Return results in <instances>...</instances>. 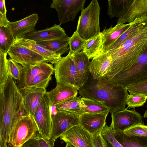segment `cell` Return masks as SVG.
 Instances as JSON below:
<instances>
[{
  "instance_id": "f1b7e54d",
  "label": "cell",
  "mask_w": 147,
  "mask_h": 147,
  "mask_svg": "<svg viewBox=\"0 0 147 147\" xmlns=\"http://www.w3.org/2000/svg\"><path fill=\"white\" fill-rule=\"evenodd\" d=\"M103 43L101 33L98 35L86 40L82 50L90 59H92L103 51Z\"/></svg>"
},
{
  "instance_id": "2e32d148",
  "label": "cell",
  "mask_w": 147,
  "mask_h": 147,
  "mask_svg": "<svg viewBox=\"0 0 147 147\" xmlns=\"http://www.w3.org/2000/svg\"><path fill=\"white\" fill-rule=\"evenodd\" d=\"M22 96L23 106L24 114L33 117L46 89L28 88L20 90Z\"/></svg>"
},
{
  "instance_id": "8d00e7d4",
  "label": "cell",
  "mask_w": 147,
  "mask_h": 147,
  "mask_svg": "<svg viewBox=\"0 0 147 147\" xmlns=\"http://www.w3.org/2000/svg\"><path fill=\"white\" fill-rule=\"evenodd\" d=\"M126 88L130 94L141 95L147 97V79L130 85Z\"/></svg>"
},
{
  "instance_id": "ee69618b",
  "label": "cell",
  "mask_w": 147,
  "mask_h": 147,
  "mask_svg": "<svg viewBox=\"0 0 147 147\" xmlns=\"http://www.w3.org/2000/svg\"><path fill=\"white\" fill-rule=\"evenodd\" d=\"M0 147H8L7 142L4 141L0 144Z\"/></svg>"
},
{
  "instance_id": "4316f807",
  "label": "cell",
  "mask_w": 147,
  "mask_h": 147,
  "mask_svg": "<svg viewBox=\"0 0 147 147\" xmlns=\"http://www.w3.org/2000/svg\"><path fill=\"white\" fill-rule=\"evenodd\" d=\"M114 137L123 147H147V137L128 136L123 131L113 130Z\"/></svg>"
},
{
  "instance_id": "6da1fadb",
  "label": "cell",
  "mask_w": 147,
  "mask_h": 147,
  "mask_svg": "<svg viewBox=\"0 0 147 147\" xmlns=\"http://www.w3.org/2000/svg\"><path fill=\"white\" fill-rule=\"evenodd\" d=\"M78 91L82 97L101 102L109 109L111 115L126 109L129 95L127 90L111 84L105 77L94 80L90 74L87 82Z\"/></svg>"
},
{
  "instance_id": "44dd1931",
  "label": "cell",
  "mask_w": 147,
  "mask_h": 147,
  "mask_svg": "<svg viewBox=\"0 0 147 147\" xmlns=\"http://www.w3.org/2000/svg\"><path fill=\"white\" fill-rule=\"evenodd\" d=\"M78 90L76 88L68 85H57L47 92L52 106L73 99L77 97Z\"/></svg>"
},
{
  "instance_id": "d6986e66",
  "label": "cell",
  "mask_w": 147,
  "mask_h": 147,
  "mask_svg": "<svg viewBox=\"0 0 147 147\" xmlns=\"http://www.w3.org/2000/svg\"><path fill=\"white\" fill-rule=\"evenodd\" d=\"M112 61L111 52L102 51L90 62V72L94 80H99L105 77Z\"/></svg>"
},
{
  "instance_id": "3957f363",
  "label": "cell",
  "mask_w": 147,
  "mask_h": 147,
  "mask_svg": "<svg viewBox=\"0 0 147 147\" xmlns=\"http://www.w3.org/2000/svg\"><path fill=\"white\" fill-rule=\"evenodd\" d=\"M147 48V26L117 48L109 51L112 61L105 77L109 81L129 68Z\"/></svg>"
},
{
  "instance_id": "e575fe53",
  "label": "cell",
  "mask_w": 147,
  "mask_h": 147,
  "mask_svg": "<svg viewBox=\"0 0 147 147\" xmlns=\"http://www.w3.org/2000/svg\"><path fill=\"white\" fill-rule=\"evenodd\" d=\"M54 142L46 139L37 133L22 147H54Z\"/></svg>"
},
{
  "instance_id": "7402d4cb",
  "label": "cell",
  "mask_w": 147,
  "mask_h": 147,
  "mask_svg": "<svg viewBox=\"0 0 147 147\" xmlns=\"http://www.w3.org/2000/svg\"><path fill=\"white\" fill-rule=\"evenodd\" d=\"M67 36L61 25L55 24L51 27L43 30H35L26 34L24 38L36 41L50 40Z\"/></svg>"
},
{
  "instance_id": "9a60e30c",
  "label": "cell",
  "mask_w": 147,
  "mask_h": 147,
  "mask_svg": "<svg viewBox=\"0 0 147 147\" xmlns=\"http://www.w3.org/2000/svg\"><path fill=\"white\" fill-rule=\"evenodd\" d=\"M109 111L90 112L79 115V124L92 135L101 132L106 125Z\"/></svg>"
},
{
  "instance_id": "7bdbcfd3",
  "label": "cell",
  "mask_w": 147,
  "mask_h": 147,
  "mask_svg": "<svg viewBox=\"0 0 147 147\" xmlns=\"http://www.w3.org/2000/svg\"><path fill=\"white\" fill-rule=\"evenodd\" d=\"M7 10L6 9L5 1L0 0V13L2 14H6Z\"/></svg>"
},
{
  "instance_id": "83f0119b",
  "label": "cell",
  "mask_w": 147,
  "mask_h": 147,
  "mask_svg": "<svg viewBox=\"0 0 147 147\" xmlns=\"http://www.w3.org/2000/svg\"><path fill=\"white\" fill-rule=\"evenodd\" d=\"M134 0H109L107 13L110 18L120 17L126 12Z\"/></svg>"
},
{
  "instance_id": "4fadbf2b",
  "label": "cell",
  "mask_w": 147,
  "mask_h": 147,
  "mask_svg": "<svg viewBox=\"0 0 147 147\" xmlns=\"http://www.w3.org/2000/svg\"><path fill=\"white\" fill-rule=\"evenodd\" d=\"M8 54L10 58L21 65L26 66L46 62L42 56L32 50L14 42Z\"/></svg>"
},
{
  "instance_id": "60d3db41",
  "label": "cell",
  "mask_w": 147,
  "mask_h": 147,
  "mask_svg": "<svg viewBox=\"0 0 147 147\" xmlns=\"http://www.w3.org/2000/svg\"><path fill=\"white\" fill-rule=\"evenodd\" d=\"M92 140L94 147H107L106 142L101 132L92 135Z\"/></svg>"
},
{
  "instance_id": "f6af8a7d",
  "label": "cell",
  "mask_w": 147,
  "mask_h": 147,
  "mask_svg": "<svg viewBox=\"0 0 147 147\" xmlns=\"http://www.w3.org/2000/svg\"><path fill=\"white\" fill-rule=\"evenodd\" d=\"M65 147H75L73 145L68 144V143H66V146H65Z\"/></svg>"
},
{
  "instance_id": "cb8c5ba5",
  "label": "cell",
  "mask_w": 147,
  "mask_h": 147,
  "mask_svg": "<svg viewBox=\"0 0 147 147\" xmlns=\"http://www.w3.org/2000/svg\"><path fill=\"white\" fill-rule=\"evenodd\" d=\"M15 42L32 50L42 57L46 62L52 64H55L62 57L60 55L46 49L34 41L22 38L16 40Z\"/></svg>"
},
{
  "instance_id": "b9f144b4",
  "label": "cell",
  "mask_w": 147,
  "mask_h": 147,
  "mask_svg": "<svg viewBox=\"0 0 147 147\" xmlns=\"http://www.w3.org/2000/svg\"><path fill=\"white\" fill-rule=\"evenodd\" d=\"M10 22L7 18L6 14L0 13V27H7Z\"/></svg>"
},
{
  "instance_id": "9c48e42d",
  "label": "cell",
  "mask_w": 147,
  "mask_h": 147,
  "mask_svg": "<svg viewBox=\"0 0 147 147\" xmlns=\"http://www.w3.org/2000/svg\"><path fill=\"white\" fill-rule=\"evenodd\" d=\"M79 124V115L57 110L52 117L50 140L54 142L65 132Z\"/></svg>"
},
{
  "instance_id": "ba28073f",
  "label": "cell",
  "mask_w": 147,
  "mask_h": 147,
  "mask_svg": "<svg viewBox=\"0 0 147 147\" xmlns=\"http://www.w3.org/2000/svg\"><path fill=\"white\" fill-rule=\"evenodd\" d=\"M52 107L47 92L42 98L33 117L38 129V134L50 139L52 125L51 108Z\"/></svg>"
},
{
  "instance_id": "d4e9b609",
  "label": "cell",
  "mask_w": 147,
  "mask_h": 147,
  "mask_svg": "<svg viewBox=\"0 0 147 147\" xmlns=\"http://www.w3.org/2000/svg\"><path fill=\"white\" fill-rule=\"evenodd\" d=\"M130 24V23L117 24L115 26H111L109 28L105 29L101 32L103 43V51H105L129 28Z\"/></svg>"
},
{
  "instance_id": "bcb514c9",
  "label": "cell",
  "mask_w": 147,
  "mask_h": 147,
  "mask_svg": "<svg viewBox=\"0 0 147 147\" xmlns=\"http://www.w3.org/2000/svg\"><path fill=\"white\" fill-rule=\"evenodd\" d=\"M144 118H147V110H146L144 115Z\"/></svg>"
},
{
  "instance_id": "484cf974",
  "label": "cell",
  "mask_w": 147,
  "mask_h": 147,
  "mask_svg": "<svg viewBox=\"0 0 147 147\" xmlns=\"http://www.w3.org/2000/svg\"><path fill=\"white\" fill-rule=\"evenodd\" d=\"M69 37L67 36L50 40L35 42L37 44L46 49L61 55L67 53L69 49Z\"/></svg>"
},
{
  "instance_id": "e0dca14e",
  "label": "cell",
  "mask_w": 147,
  "mask_h": 147,
  "mask_svg": "<svg viewBox=\"0 0 147 147\" xmlns=\"http://www.w3.org/2000/svg\"><path fill=\"white\" fill-rule=\"evenodd\" d=\"M69 55L75 65L76 73L75 84L76 88L79 90L88 80L90 74L89 69L90 59L83 51L71 55Z\"/></svg>"
},
{
  "instance_id": "f35d334b",
  "label": "cell",
  "mask_w": 147,
  "mask_h": 147,
  "mask_svg": "<svg viewBox=\"0 0 147 147\" xmlns=\"http://www.w3.org/2000/svg\"><path fill=\"white\" fill-rule=\"evenodd\" d=\"M101 133L106 142L110 144L113 147H123L114 137L113 130L110 126L106 125Z\"/></svg>"
},
{
  "instance_id": "ab89813d",
  "label": "cell",
  "mask_w": 147,
  "mask_h": 147,
  "mask_svg": "<svg viewBox=\"0 0 147 147\" xmlns=\"http://www.w3.org/2000/svg\"><path fill=\"white\" fill-rule=\"evenodd\" d=\"M128 136L147 137V126L143 124L134 126L123 131Z\"/></svg>"
},
{
  "instance_id": "4dcf8cb0",
  "label": "cell",
  "mask_w": 147,
  "mask_h": 147,
  "mask_svg": "<svg viewBox=\"0 0 147 147\" xmlns=\"http://www.w3.org/2000/svg\"><path fill=\"white\" fill-rule=\"evenodd\" d=\"M15 40L8 27H0V51L8 54Z\"/></svg>"
},
{
  "instance_id": "1f68e13d",
  "label": "cell",
  "mask_w": 147,
  "mask_h": 147,
  "mask_svg": "<svg viewBox=\"0 0 147 147\" xmlns=\"http://www.w3.org/2000/svg\"><path fill=\"white\" fill-rule=\"evenodd\" d=\"M81 99L83 102L81 114L109 111V109L99 101L83 97H81Z\"/></svg>"
},
{
  "instance_id": "d6a6232c",
  "label": "cell",
  "mask_w": 147,
  "mask_h": 147,
  "mask_svg": "<svg viewBox=\"0 0 147 147\" xmlns=\"http://www.w3.org/2000/svg\"><path fill=\"white\" fill-rule=\"evenodd\" d=\"M7 55L0 51V92L3 90L9 77Z\"/></svg>"
},
{
  "instance_id": "30bf717a",
  "label": "cell",
  "mask_w": 147,
  "mask_h": 147,
  "mask_svg": "<svg viewBox=\"0 0 147 147\" xmlns=\"http://www.w3.org/2000/svg\"><path fill=\"white\" fill-rule=\"evenodd\" d=\"M54 69L57 85H68L76 88L75 84L76 67L69 54L65 57H62L55 64Z\"/></svg>"
},
{
  "instance_id": "74e56055",
  "label": "cell",
  "mask_w": 147,
  "mask_h": 147,
  "mask_svg": "<svg viewBox=\"0 0 147 147\" xmlns=\"http://www.w3.org/2000/svg\"><path fill=\"white\" fill-rule=\"evenodd\" d=\"M147 99V97L141 95L130 94L127 96L126 105L129 108H134L143 106Z\"/></svg>"
},
{
  "instance_id": "f546056e",
  "label": "cell",
  "mask_w": 147,
  "mask_h": 147,
  "mask_svg": "<svg viewBox=\"0 0 147 147\" xmlns=\"http://www.w3.org/2000/svg\"><path fill=\"white\" fill-rule=\"evenodd\" d=\"M81 96L71 100L56 105L57 110L79 115L81 114L83 102Z\"/></svg>"
},
{
  "instance_id": "8992f818",
  "label": "cell",
  "mask_w": 147,
  "mask_h": 147,
  "mask_svg": "<svg viewBox=\"0 0 147 147\" xmlns=\"http://www.w3.org/2000/svg\"><path fill=\"white\" fill-rule=\"evenodd\" d=\"M38 133V128L33 117L21 115L15 122L10 131L7 142L8 147H22Z\"/></svg>"
},
{
  "instance_id": "52a82bcc",
  "label": "cell",
  "mask_w": 147,
  "mask_h": 147,
  "mask_svg": "<svg viewBox=\"0 0 147 147\" xmlns=\"http://www.w3.org/2000/svg\"><path fill=\"white\" fill-rule=\"evenodd\" d=\"M147 79V48L129 69L116 75L109 81L111 84L126 88Z\"/></svg>"
},
{
  "instance_id": "277c9868",
  "label": "cell",
  "mask_w": 147,
  "mask_h": 147,
  "mask_svg": "<svg viewBox=\"0 0 147 147\" xmlns=\"http://www.w3.org/2000/svg\"><path fill=\"white\" fill-rule=\"evenodd\" d=\"M54 71L52 64L45 61L23 66L20 79L16 83L20 90L32 88L46 89Z\"/></svg>"
},
{
  "instance_id": "5b68a950",
  "label": "cell",
  "mask_w": 147,
  "mask_h": 147,
  "mask_svg": "<svg viewBox=\"0 0 147 147\" xmlns=\"http://www.w3.org/2000/svg\"><path fill=\"white\" fill-rule=\"evenodd\" d=\"M100 8L97 0H92L81 11L76 31L84 39L87 40L99 34Z\"/></svg>"
},
{
  "instance_id": "ac0fdd59",
  "label": "cell",
  "mask_w": 147,
  "mask_h": 147,
  "mask_svg": "<svg viewBox=\"0 0 147 147\" xmlns=\"http://www.w3.org/2000/svg\"><path fill=\"white\" fill-rule=\"evenodd\" d=\"M38 19V15L34 13L20 20L10 22L8 27L15 40L24 38L26 34L34 30Z\"/></svg>"
},
{
  "instance_id": "d590c367",
  "label": "cell",
  "mask_w": 147,
  "mask_h": 147,
  "mask_svg": "<svg viewBox=\"0 0 147 147\" xmlns=\"http://www.w3.org/2000/svg\"><path fill=\"white\" fill-rule=\"evenodd\" d=\"M7 66L9 76L16 80L17 82L19 81L23 66L10 58L7 59Z\"/></svg>"
},
{
  "instance_id": "836d02e7",
  "label": "cell",
  "mask_w": 147,
  "mask_h": 147,
  "mask_svg": "<svg viewBox=\"0 0 147 147\" xmlns=\"http://www.w3.org/2000/svg\"><path fill=\"white\" fill-rule=\"evenodd\" d=\"M86 41V40L81 37L76 31H75L69 37V51L68 54L71 55L83 50Z\"/></svg>"
},
{
  "instance_id": "7c38bea8",
  "label": "cell",
  "mask_w": 147,
  "mask_h": 147,
  "mask_svg": "<svg viewBox=\"0 0 147 147\" xmlns=\"http://www.w3.org/2000/svg\"><path fill=\"white\" fill-rule=\"evenodd\" d=\"M110 127L114 131H123L135 125L143 124L142 117L135 110L127 109L111 115Z\"/></svg>"
},
{
  "instance_id": "7a4b0ae2",
  "label": "cell",
  "mask_w": 147,
  "mask_h": 147,
  "mask_svg": "<svg viewBox=\"0 0 147 147\" xmlns=\"http://www.w3.org/2000/svg\"><path fill=\"white\" fill-rule=\"evenodd\" d=\"M23 97L13 79L9 76L3 91L0 92V144L7 142L13 123L24 114Z\"/></svg>"
},
{
  "instance_id": "603a6c76",
  "label": "cell",
  "mask_w": 147,
  "mask_h": 147,
  "mask_svg": "<svg viewBox=\"0 0 147 147\" xmlns=\"http://www.w3.org/2000/svg\"><path fill=\"white\" fill-rule=\"evenodd\" d=\"M145 14L147 15V0H134L125 14L118 18L117 24L131 23Z\"/></svg>"
},
{
  "instance_id": "5bb4252c",
  "label": "cell",
  "mask_w": 147,
  "mask_h": 147,
  "mask_svg": "<svg viewBox=\"0 0 147 147\" xmlns=\"http://www.w3.org/2000/svg\"><path fill=\"white\" fill-rule=\"evenodd\" d=\"M60 138L75 147H94L92 135L79 124L67 131Z\"/></svg>"
},
{
  "instance_id": "8fae6325",
  "label": "cell",
  "mask_w": 147,
  "mask_h": 147,
  "mask_svg": "<svg viewBox=\"0 0 147 147\" xmlns=\"http://www.w3.org/2000/svg\"><path fill=\"white\" fill-rule=\"evenodd\" d=\"M50 8L58 13L60 24L74 21L78 12L84 8L85 0H52Z\"/></svg>"
},
{
  "instance_id": "ffe728a7",
  "label": "cell",
  "mask_w": 147,
  "mask_h": 147,
  "mask_svg": "<svg viewBox=\"0 0 147 147\" xmlns=\"http://www.w3.org/2000/svg\"><path fill=\"white\" fill-rule=\"evenodd\" d=\"M129 28L105 51L116 49L132 38L147 26V15L136 19L130 23Z\"/></svg>"
}]
</instances>
